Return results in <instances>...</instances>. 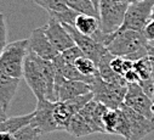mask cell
I'll return each mask as SVG.
<instances>
[{
  "label": "cell",
  "mask_w": 154,
  "mask_h": 140,
  "mask_svg": "<svg viewBox=\"0 0 154 140\" xmlns=\"http://www.w3.org/2000/svg\"><path fill=\"white\" fill-rule=\"evenodd\" d=\"M6 110L4 109V106L2 103H0V122H3V121H5L6 118H8V116H6Z\"/></svg>",
  "instance_id": "836d02e7"
},
{
  "label": "cell",
  "mask_w": 154,
  "mask_h": 140,
  "mask_svg": "<svg viewBox=\"0 0 154 140\" xmlns=\"http://www.w3.org/2000/svg\"><path fill=\"white\" fill-rule=\"evenodd\" d=\"M28 39H20L9 43L0 55V71L14 77H23V65L28 54Z\"/></svg>",
  "instance_id": "3957f363"
},
{
  "label": "cell",
  "mask_w": 154,
  "mask_h": 140,
  "mask_svg": "<svg viewBox=\"0 0 154 140\" xmlns=\"http://www.w3.org/2000/svg\"><path fill=\"white\" fill-rule=\"evenodd\" d=\"M66 2H67V5L74 11L79 14H84V15L95 16V17H98L100 20V12L90 0H66Z\"/></svg>",
  "instance_id": "d6986e66"
},
{
  "label": "cell",
  "mask_w": 154,
  "mask_h": 140,
  "mask_svg": "<svg viewBox=\"0 0 154 140\" xmlns=\"http://www.w3.org/2000/svg\"><path fill=\"white\" fill-rule=\"evenodd\" d=\"M32 117H33V112L29 115H24V116H15V117L6 118L5 121L0 122V132L15 134L17 130L29 124L32 121Z\"/></svg>",
  "instance_id": "e0dca14e"
},
{
  "label": "cell",
  "mask_w": 154,
  "mask_h": 140,
  "mask_svg": "<svg viewBox=\"0 0 154 140\" xmlns=\"http://www.w3.org/2000/svg\"><path fill=\"white\" fill-rule=\"evenodd\" d=\"M67 132L75 138H82L90 134H95V130L91 128V126L85 121V118L80 113H76L72 117Z\"/></svg>",
  "instance_id": "2e32d148"
},
{
  "label": "cell",
  "mask_w": 154,
  "mask_h": 140,
  "mask_svg": "<svg viewBox=\"0 0 154 140\" xmlns=\"http://www.w3.org/2000/svg\"><path fill=\"white\" fill-rule=\"evenodd\" d=\"M64 27L67 28V30L69 32V34L72 36V38L75 42V45L79 46L80 50L84 52V55L89 59H91L97 66L100 63V61L102 60V57L108 52V49L100 42L95 40L92 37L89 36H84V34L79 33L75 29L74 26L72 24H66L63 23Z\"/></svg>",
  "instance_id": "ba28073f"
},
{
  "label": "cell",
  "mask_w": 154,
  "mask_h": 140,
  "mask_svg": "<svg viewBox=\"0 0 154 140\" xmlns=\"http://www.w3.org/2000/svg\"><path fill=\"white\" fill-rule=\"evenodd\" d=\"M120 109L129 119L131 128V140H142L144 136H147L154 130V122L147 118L146 116L136 112L131 107L126 106L125 103L122 105Z\"/></svg>",
  "instance_id": "7c38bea8"
},
{
  "label": "cell",
  "mask_w": 154,
  "mask_h": 140,
  "mask_svg": "<svg viewBox=\"0 0 154 140\" xmlns=\"http://www.w3.org/2000/svg\"><path fill=\"white\" fill-rule=\"evenodd\" d=\"M114 2H117V3H125V4H129V5H131V4L136 3L137 0H114Z\"/></svg>",
  "instance_id": "e575fe53"
},
{
  "label": "cell",
  "mask_w": 154,
  "mask_h": 140,
  "mask_svg": "<svg viewBox=\"0 0 154 140\" xmlns=\"http://www.w3.org/2000/svg\"><path fill=\"white\" fill-rule=\"evenodd\" d=\"M90 2L96 6V9L98 10V6H100V2H101V0H90Z\"/></svg>",
  "instance_id": "d590c367"
},
{
  "label": "cell",
  "mask_w": 154,
  "mask_h": 140,
  "mask_svg": "<svg viewBox=\"0 0 154 140\" xmlns=\"http://www.w3.org/2000/svg\"><path fill=\"white\" fill-rule=\"evenodd\" d=\"M44 27H45L46 37L49 38L52 46L60 54L75 45L74 39L72 38V36L67 30V28L64 27V24L61 23L60 21H57L56 18L50 17L49 22Z\"/></svg>",
  "instance_id": "30bf717a"
},
{
  "label": "cell",
  "mask_w": 154,
  "mask_h": 140,
  "mask_svg": "<svg viewBox=\"0 0 154 140\" xmlns=\"http://www.w3.org/2000/svg\"><path fill=\"white\" fill-rule=\"evenodd\" d=\"M61 55H62V57L64 59L66 62L73 63V65L75 63V61L78 60V59H80L82 56H85L84 52L80 50V48L76 46V45H74V46H72V48L64 50L63 52H61Z\"/></svg>",
  "instance_id": "4316f807"
},
{
  "label": "cell",
  "mask_w": 154,
  "mask_h": 140,
  "mask_svg": "<svg viewBox=\"0 0 154 140\" xmlns=\"http://www.w3.org/2000/svg\"><path fill=\"white\" fill-rule=\"evenodd\" d=\"M124 77H125V79H126V82L129 83V84H131V83H138L140 81H141V77H140V75L137 73V71L135 68H132V69H130V71H128L125 75H124Z\"/></svg>",
  "instance_id": "1f68e13d"
},
{
  "label": "cell",
  "mask_w": 154,
  "mask_h": 140,
  "mask_svg": "<svg viewBox=\"0 0 154 140\" xmlns=\"http://www.w3.org/2000/svg\"><path fill=\"white\" fill-rule=\"evenodd\" d=\"M124 61H125L124 57L113 56V59L109 62V66H110V68L113 69L114 72H117V73L124 76Z\"/></svg>",
  "instance_id": "f1b7e54d"
},
{
  "label": "cell",
  "mask_w": 154,
  "mask_h": 140,
  "mask_svg": "<svg viewBox=\"0 0 154 140\" xmlns=\"http://www.w3.org/2000/svg\"><path fill=\"white\" fill-rule=\"evenodd\" d=\"M40 133L30 123L21 128L14 134V140H39Z\"/></svg>",
  "instance_id": "603a6c76"
},
{
  "label": "cell",
  "mask_w": 154,
  "mask_h": 140,
  "mask_svg": "<svg viewBox=\"0 0 154 140\" xmlns=\"http://www.w3.org/2000/svg\"><path fill=\"white\" fill-rule=\"evenodd\" d=\"M29 44H28V49L34 52L35 55H38L42 59L45 60H50L52 61L60 52L52 46V44L50 43L49 38L46 37L45 33V27H38L35 28L32 33H30V38L28 39Z\"/></svg>",
  "instance_id": "8fae6325"
},
{
  "label": "cell",
  "mask_w": 154,
  "mask_h": 140,
  "mask_svg": "<svg viewBox=\"0 0 154 140\" xmlns=\"http://www.w3.org/2000/svg\"><path fill=\"white\" fill-rule=\"evenodd\" d=\"M55 103L56 102L50 101L48 99L40 100V101H38L36 107L33 111V117H32L30 124L38 129L40 135L60 130V128L55 121V116H54Z\"/></svg>",
  "instance_id": "8992f818"
},
{
  "label": "cell",
  "mask_w": 154,
  "mask_h": 140,
  "mask_svg": "<svg viewBox=\"0 0 154 140\" xmlns=\"http://www.w3.org/2000/svg\"><path fill=\"white\" fill-rule=\"evenodd\" d=\"M140 87L142 88V90L144 91V94L152 100L154 101V81L150 79H141L138 82Z\"/></svg>",
  "instance_id": "83f0119b"
},
{
  "label": "cell",
  "mask_w": 154,
  "mask_h": 140,
  "mask_svg": "<svg viewBox=\"0 0 154 140\" xmlns=\"http://www.w3.org/2000/svg\"><path fill=\"white\" fill-rule=\"evenodd\" d=\"M3 20H5V16H4L3 14H0V22H2Z\"/></svg>",
  "instance_id": "74e56055"
},
{
  "label": "cell",
  "mask_w": 154,
  "mask_h": 140,
  "mask_svg": "<svg viewBox=\"0 0 154 140\" xmlns=\"http://www.w3.org/2000/svg\"><path fill=\"white\" fill-rule=\"evenodd\" d=\"M91 91L94 93V99L96 101L104 103L107 107L112 110H117L120 109V106L124 103L128 87L110 84L103 81L98 73L91 84Z\"/></svg>",
  "instance_id": "5b68a950"
},
{
  "label": "cell",
  "mask_w": 154,
  "mask_h": 140,
  "mask_svg": "<svg viewBox=\"0 0 154 140\" xmlns=\"http://www.w3.org/2000/svg\"><path fill=\"white\" fill-rule=\"evenodd\" d=\"M134 68L137 71V73L140 75L141 79H150L152 75H153V63L152 60L148 56L140 59L137 61L134 62Z\"/></svg>",
  "instance_id": "44dd1931"
},
{
  "label": "cell",
  "mask_w": 154,
  "mask_h": 140,
  "mask_svg": "<svg viewBox=\"0 0 154 140\" xmlns=\"http://www.w3.org/2000/svg\"><path fill=\"white\" fill-rule=\"evenodd\" d=\"M129 6V4L117 3L114 0H101L98 6L101 30L106 34L117 32L124 23Z\"/></svg>",
  "instance_id": "277c9868"
},
{
  "label": "cell",
  "mask_w": 154,
  "mask_h": 140,
  "mask_svg": "<svg viewBox=\"0 0 154 140\" xmlns=\"http://www.w3.org/2000/svg\"><path fill=\"white\" fill-rule=\"evenodd\" d=\"M20 82V78H14L0 71V103L3 105L6 111L10 107V103L17 91Z\"/></svg>",
  "instance_id": "4fadbf2b"
},
{
  "label": "cell",
  "mask_w": 154,
  "mask_h": 140,
  "mask_svg": "<svg viewBox=\"0 0 154 140\" xmlns=\"http://www.w3.org/2000/svg\"><path fill=\"white\" fill-rule=\"evenodd\" d=\"M0 140H14V134L0 132Z\"/></svg>",
  "instance_id": "d6a6232c"
},
{
  "label": "cell",
  "mask_w": 154,
  "mask_h": 140,
  "mask_svg": "<svg viewBox=\"0 0 154 140\" xmlns=\"http://www.w3.org/2000/svg\"><path fill=\"white\" fill-rule=\"evenodd\" d=\"M149 20H153L154 21V5L152 8V11H150V16H149Z\"/></svg>",
  "instance_id": "8d00e7d4"
},
{
  "label": "cell",
  "mask_w": 154,
  "mask_h": 140,
  "mask_svg": "<svg viewBox=\"0 0 154 140\" xmlns=\"http://www.w3.org/2000/svg\"><path fill=\"white\" fill-rule=\"evenodd\" d=\"M73 26L75 27V29L79 33L84 34V36H89V37H92L95 33H97L101 29L98 17L84 15V14L78 15V17L75 18V22Z\"/></svg>",
  "instance_id": "9a60e30c"
},
{
  "label": "cell",
  "mask_w": 154,
  "mask_h": 140,
  "mask_svg": "<svg viewBox=\"0 0 154 140\" xmlns=\"http://www.w3.org/2000/svg\"><path fill=\"white\" fill-rule=\"evenodd\" d=\"M143 34L146 39L148 40V43H154V21L153 20L148 21V23L143 29Z\"/></svg>",
  "instance_id": "4dcf8cb0"
},
{
  "label": "cell",
  "mask_w": 154,
  "mask_h": 140,
  "mask_svg": "<svg viewBox=\"0 0 154 140\" xmlns=\"http://www.w3.org/2000/svg\"><path fill=\"white\" fill-rule=\"evenodd\" d=\"M91 91V85L82 81H66L58 91V101H67Z\"/></svg>",
  "instance_id": "5bb4252c"
},
{
  "label": "cell",
  "mask_w": 154,
  "mask_h": 140,
  "mask_svg": "<svg viewBox=\"0 0 154 140\" xmlns=\"http://www.w3.org/2000/svg\"><path fill=\"white\" fill-rule=\"evenodd\" d=\"M34 3L36 5L42 6L43 9H45L49 14L62 12V11H64L69 8L67 5L66 0H34Z\"/></svg>",
  "instance_id": "7402d4cb"
},
{
  "label": "cell",
  "mask_w": 154,
  "mask_h": 140,
  "mask_svg": "<svg viewBox=\"0 0 154 140\" xmlns=\"http://www.w3.org/2000/svg\"><path fill=\"white\" fill-rule=\"evenodd\" d=\"M55 77L56 69L54 62L39 57L28 49L23 65V78L38 101L48 99L56 102Z\"/></svg>",
  "instance_id": "6da1fadb"
},
{
  "label": "cell",
  "mask_w": 154,
  "mask_h": 140,
  "mask_svg": "<svg viewBox=\"0 0 154 140\" xmlns=\"http://www.w3.org/2000/svg\"><path fill=\"white\" fill-rule=\"evenodd\" d=\"M153 5H154V0H141V2H136L131 4L126 11L124 23L120 28L143 32L146 24L149 21Z\"/></svg>",
  "instance_id": "52a82bcc"
},
{
  "label": "cell",
  "mask_w": 154,
  "mask_h": 140,
  "mask_svg": "<svg viewBox=\"0 0 154 140\" xmlns=\"http://www.w3.org/2000/svg\"><path fill=\"white\" fill-rule=\"evenodd\" d=\"M54 116H55V121H56L60 130L67 132L73 115L69 111V109L67 107L64 101H56L55 109H54Z\"/></svg>",
  "instance_id": "ac0fdd59"
},
{
  "label": "cell",
  "mask_w": 154,
  "mask_h": 140,
  "mask_svg": "<svg viewBox=\"0 0 154 140\" xmlns=\"http://www.w3.org/2000/svg\"><path fill=\"white\" fill-rule=\"evenodd\" d=\"M49 15H50V17L56 18L61 23H66V24H72L73 26L74 22H75V18L78 17V15H79V12H76L73 9L68 8L67 10H64L62 12H52V14H49Z\"/></svg>",
  "instance_id": "484cf974"
},
{
  "label": "cell",
  "mask_w": 154,
  "mask_h": 140,
  "mask_svg": "<svg viewBox=\"0 0 154 140\" xmlns=\"http://www.w3.org/2000/svg\"><path fill=\"white\" fill-rule=\"evenodd\" d=\"M118 117H119V109L108 110V112L103 117V127L106 133L115 134V128H117V124H118Z\"/></svg>",
  "instance_id": "d4e9b609"
},
{
  "label": "cell",
  "mask_w": 154,
  "mask_h": 140,
  "mask_svg": "<svg viewBox=\"0 0 154 140\" xmlns=\"http://www.w3.org/2000/svg\"><path fill=\"white\" fill-rule=\"evenodd\" d=\"M148 40L146 39L143 32H136L131 29L119 28L117 32L107 34L104 42L108 51L114 56L129 57L130 55L148 46Z\"/></svg>",
  "instance_id": "7a4b0ae2"
},
{
  "label": "cell",
  "mask_w": 154,
  "mask_h": 140,
  "mask_svg": "<svg viewBox=\"0 0 154 140\" xmlns=\"http://www.w3.org/2000/svg\"><path fill=\"white\" fill-rule=\"evenodd\" d=\"M6 37H8V28H6V22L3 20L0 22V55L4 51L6 44Z\"/></svg>",
  "instance_id": "f546056e"
},
{
  "label": "cell",
  "mask_w": 154,
  "mask_h": 140,
  "mask_svg": "<svg viewBox=\"0 0 154 140\" xmlns=\"http://www.w3.org/2000/svg\"><path fill=\"white\" fill-rule=\"evenodd\" d=\"M75 67L78 68V71L84 75L85 77L89 78H95L98 75V67L97 65L89 57L86 56H82L80 59H78L75 61Z\"/></svg>",
  "instance_id": "ffe728a7"
},
{
  "label": "cell",
  "mask_w": 154,
  "mask_h": 140,
  "mask_svg": "<svg viewBox=\"0 0 154 140\" xmlns=\"http://www.w3.org/2000/svg\"><path fill=\"white\" fill-rule=\"evenodd\" d=\"M115 134L123 136L126 140H131V128L129 119L126 118L125 113L122 109H119V117H118V124L115 128Z\"/></svg>",
  "instance_id": "cb8c5ba5"
},
{
  "label": "cell",
  "mask_w": 154,
  "mask_h": 140,
  "mask_svg": "<svg viewBox=\"0 0 154 140\" xmlns=\"http://www.w3.org/2000/svg\"><path fill=\"white\" fill-rule=\"evenodd\" d=\"M124 103L131 107L136 112L146 116L150 121L154 122V115L152 111L153 101L144 94L138 83H131L128 85V91L125 95Z\"/></svg>",
  "instance_id": "9c48e42d"
}]
</instances>
